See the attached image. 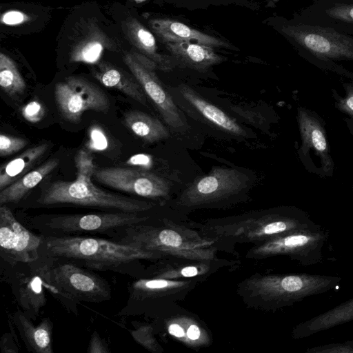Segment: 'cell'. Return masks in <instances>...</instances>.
Returning a JSON list of instances; mask_svg holds the SVG:
<instances>
[{"instance_id":"30bf717a","label":"cell","mask_w":353,"mask_h":353,"mask_svg":"<svg viewBox=\"0 0 353 353\" xmlns=\"http://www.w3.org/2000/svg\"><path fill=\"white\" fill-rule=\"evenodd\" d=\"M123 61L152 101L168 126L177 133L186 132L188 125L172 96L157 77V65L139 53H127Z\"/></svg>"},{"instance_id":"e575fe53","label":"cell","mask_w":353,"mask_h":353,"mask_svg":"<svg viewBox=\"0 0 353 353\" xmlns=\"http://www.w3.org/2000/svg\"><path fill=\"white\" fill-rule=\"evenodd\" d=\"M88 353H110L105 341L103 339L97 331H94L91 335L87 350Z\"/></svg>"},{"instance_id":"d590c367","label":"cell","mask_w":353,"mask_h":353,"mask_svg":"<svg viewBox=\"0 0 353 353\" xmlns=\"http://www.w3.org/2000/svg\"><path fill=\"white\" fill-rule=\"evenodd\" d=\"M27 20V15L18 10H10L6 12L1 17V23L8 26L19 25Z\"/></svg>"},{"instance_id":"52a82bcc","label":"cell","mask_w":353,"mask_h":353,"mask_svg":"<svg viewBox=\"0 0 353 353\" xmlns=\"http://www.w3.org/2000/svg\"><path fill=\"white\" fill-rule=\"evenodd\" d=\"M145 213L105 211L92 213L39 214L20 221L44 236L107 234L150 218Z\"/></svg>"},{"instance_id":"ab89813d","label":"cell","mask_w":353,"mask_h":353,"mask_svg":"<svg viewBox=\"0 0 353 353\" xmlns=\"http://www.w3.org/2000/svg\"><path fill=\"white\" fill-rule=\"evenodd\" d=\"M128 164L145 167L150 163V159L145 154H137L132 157L127 161Z\"/></svg>"},{"instance_id":"f1b7e54d","label":"cell","mask_w":353,"mask_h":353,"mask_svg":"<svg viewBox=\"0 0 353 353\" xmlns=\"http://www.w3.org/2000/svg\"><path fill=\"white\" fill-rule=\"evenodd\" d=\"M301 131L304 141L312 145L319 152H327V142L325 135L320 128L312 122L306 120L303 114L300 117Z\"/></svg>"},{"instance_id":"e0dca14e","label":"cell","mask_w":353,"mask_h":353,"mask_svg":"<svg viewBox=\"0 0 353 353\" xmlns=\"http://www.w3.org/2000/svg\"><path fill=\"white\" fill-rule=\"evenodd\" d=\"M11 319L27 350L33 353H54L52 349L53 323L45 317L34 325L21 310L15 311Z\"/></svg>"},{"instance_id":"d4e9b609","label":"cell","mask_w":353,"mask_h":353,"mask_svg":"<svg viewBox=\"0 0 353 353\" xmlns=\"http://www.w3.org/2000/svg\"><path fill=\"white\" fill-rule=\"evenodd\" d=\"M127 127L137 137L148 143L168 139L170 132L158 119L141 111L130 110L125 113Z\"/></svg>"},{"instance_id":"5bb4252c","label":"cell","mask_w":353,"mask_h":353,"mask_svg":"<svg viewBox=\"0 0 353 353\" xmlns=\"http://www.w3.org/2000/svg\"><path fill=\"white\" fill-rule=\"evenodd\" d=\"M45 254L35 261L18 263L7 274L12 293L21 310L33 321L40 316L41 310L46 304V288L43 283V268Z\"/></svg>"},{"instance_id":"f546056e","label":"cell","mask_w":353,"mask_h":353,"mask_svg":"<svg viewBox=\"0 0 353 353\" xmlns=\"http://www.w3.org/2000/svg\"><path fill=\"white\" fill-rule=\"evenodd\" d=\"M77 180L91 181L97 170L92 155L84 150H79L74 157Z\"/></svg>"},{"instance_id":"44dd1931","label":"cell","mask_w":353,"mask_h":353,"mask_svg":"<svg viewBox=\"0 0 353 353\" xmlns=\"http://www.w3.org/2000/svg\"><path fill=\"white\" fill-rule=\"evenodd\" d=\"M125 29L137 52L153 62L158 70L169 72L177 65L170 55L159 52L154 34L139 21L130 19L125 23Z\"/></svg>"},{"instance_id":"60d3db41","label":"cell","mask_w":353,"mask_h":353,"mask_svg":"<svg viewBox=\"0 0 353 353\" xmlns=\"http://www.w3.org/2000/svg\"><path fill=\"white\" fill-rule=\"evenodd\" d=\"M134 1H137V2H142V1H143L145 0H134Z\"/></svg>"},{"instance_id":"8992f818","label":"cell","mask_w":353,"mask_h":353,"mask_svg":"<svg viewBox=\"0 0 353 353\" xmlns=\"http://www.w3.org/2000/svg\"><path fill=\"white\" fill-rule=\"evenodd\" d=\"M38 207L72 205L107 211L145 213L156 203L110 192L94 185L91 181H58L43 189L35 199Z\"/></svg>"},{"instance_id":"ac0fdd59","label":"cell","mask_w":353,"mask_h":353,"mask_svg":"<svg viewBox=\"0 0 353 353\" xmlns=\"http://www.w3.org/2000/svg\"><path fill=\"white\" fill-rule=\"evenodd\" d=\"M151 29L163 43L194 42L212 48L229 45L219 38L194 29L180 21L170 19H153L149 21Z\"/></svg>"},{"instance_id":"8d00e7d4","label":"cell","mask_w":353,"mask_h":353,"mask_svg":"<svg viewBox=\"0 0 353 353\" xmlns=\"http://www.w3.org/2000/svg\"><path fill=\"white\" fill-rule=\"evenodd\" d=\"M90 147L94 150H103L107 147V140L102 130L93 128L90 132Z\"/></svg>"},{"instance_id":"4316f807","label":"cell","mask_w":353,"mask_h":353,"mask_svg":"<svg viewBox=\"0 0 353 353\" xmlns=\"http://www.w3.org/2000/svg\"><path fill=\"white\" fill-rule=\"evenodd\" d=\"M0 87L9 96L22 94L26 88V82L15 63L6 54H0Z\"/></svg>"},{"instance_id":"4dcf8cb0","label":"cell","mask_w":353,"mask_h":353,"mask_svg":"<svg viewBox=\"0 0 353 353\" xmlns=\"http://www.w3.org/2000/svg\"><path fill=\"white\" fill-rule=\"evenodd\" d=\"M134 340L152 352H159L160 346L153 335V328L148 325H141L130 330Z\"/></svg>"},{"instance_id":"7c38bea8","label":"cell","mask_w":353,"mask_h":353,"mask_svg":"<svg viewBox=\"0 0 353 353\" xmlns=\"http://www.w3.org/2000/svg\"><path fill=\"white\" fill-rule=\"evenodd\" d=\"M54 94L60 113L70 122H79L87 110L106 112L110 108L109 99L103 90L79 77H69L57 83Z\"/></svg>"},{"instance_id":"1f68e13d","label":"cell","mask_w":353,"mask_h":353,"mask_svg":"<svg viewBox=\"0 0 353 353\" xmlns=\"http://www.w3.org/2000/svg\"><path fill=\"white\" fill-rule=\"evenodd\" d=\"M27 144L28 141L24 139L1 134L0 156L4 157L14 154L23 149Z\"/></svg>"},{"instance_id":"83f0119b","label":"cell","mask_w":353,"mask_h":353,"mask_svg":"<svg viewBox=\"0 0 353 353\" xmlns=\"http://www.w3.org/2000/svg\"><path fill=\"white\" fill-rule=\"evenodd\" d=\"M103 50L99 39H88L81 42L72 53V61L94 63L99 60Z\"/></svg>"},{"instance_id":"7402d4cb","label":"cell","mask_w":353,"mask_h":353,"mask_svg":"<svg viewBox=\"0 0 353 353\" xmlns=\"http://www.w3.org/2000/svg\"><path fill=\"white\" fill-rule=\"evenodd\" d=\"M353 321V298L329 310L296 325L292 336L295 339L309 337L318 332Z\"/></svg>"},{"instance_id":"2e32d148","label":"cell","mask_w":353,"mask_h":353,"mask_svg":"<svg viewBox=\"0 0 353 353\" xmlns=\"http://www.w3.org/2000/svg\"><path fill=\"white\" fill-rule=\"evenodd\" d=\"M224 265L223 261L218 259L199 261L176 257L160 259L148 267L143 278L185 279L202 277Z\"/></svg>"},{"instance_id":"6da1fadb","label":"cell","mask_w":353,"mask_h":353,"mask_svg":"<svg viewBox=\"0 0 353 353\" xmlns=\"http://www.w3.org/2000/svg\"><path fill=\"white\" fill-rule=\"evenodd\" d=\"M191 224L204 236L214 240L221 246L226 243L255 245L297 231L322 228L304 212L288 207L253 211Z\"/></svg>"},{"instance_id":"3957f363","label":"cell","mask_w":353,"mask_h":353,"mask_svg":"<svg viewBox=\"0 0 353 353\" xmlns=\"http://www.w3.org/2000/svg\"><path fill=\"white\" fill-rule=\"evenodd\" d=\"M43 236L44 254L92 270L130 274L139 261L162 259L154 252L95 235Z\"/></svg>"},{"instance_id":"cb8c5ba5","label":"cell","mask_w":353,"mask_h":353,"mask_svg":"<svg viewBox=\"0 0 353 353\" xmlns=\"http://www.w3.org/2000/svg\"><path fill=\"white\" fill-rule=\"evenodd\" d=\"M59 162V159L55 158L49 159L1 190L0 205L19 203L31 190L57 167Z\"/></svg>"},{"instance_id":"836d02e7","label":"cell","mask_w":353,"mask_h":353,"mask_svg":"<svg viewBox=\"0 0 353 353\" xmlns=\"http://www.w3.org/2000/svg\"><path fill=\"white\" fill-rule=\"evenodd\" d=\"M44 113V108L36 101H30L21 110L23 118L30 123L39 122L43 117Z\"/></svg>"},{"instance_id":"ba28073f","label":"cell","mask_w":353,"mask_h":353,"mask_svg":"<svg viewBox=\"0 0 353 353\" xmlns=\"http://www.w3.org/2000/svg\"><path fill=\"white\" fill-rule=\"evenodd\" d=\"M247 183L246 176L236 169L214 167L207 174L194 179L179 194L174 207L183 212L219 208L244 190Z\"/></svg>"},{"instance_id":"ffe728a7","label":"cell","mask_w":353,"mask_h":353,"mask_svg":"<svg viewBox=\"0 0 353 353\" xmlns=\"http://www.w3.org/2000/svg\"><path fill=\"white\" fill-rule=\"evenodd\" d=\"M179 92L189 103L208 123L223 132L236 136H245L243 128L231 117L217 106L203 99L187 85H180Z\"/></svg>"},{"instance_id":"484cf974","label":"cell","mask_w":353,"mask_h":353,"mask_svg":"<svg viewBox=\"0 0 353 353\" xmlns=\"http://www.w3.org/2000/svg\"><path fill=\"white\" fill-rule=\"evenodd\" d=\"M48 148L47 143L32 147L3 165L0 170V191L26 174L43 157Z\"/></svg>"},{"instance_id":"4fadbf2b","label":"cell","mask_w":353,"mask_h":353,"mask_svg":"<svg viewBox=\"0 0 353 353\" xmlns=\"http://www.w3.org/2000/svg\"><path fill=\"white\" fill-rule=\"evenodd\" d=\"M281 31L299 46L321 59L353 60V38L334 29L307 24H289Z\"/></svg>"},{"instance_id":"8fae6325","label":"cell","mask_w":353,"mask_h":353,"mask_svg":"<svg viewBox=\"0 0 353 353\" xmlns=\"http://www.w3.org/2000/svg\"><path fill=\"white\" fill-rule=\"evenodd\" d=\"M43 236L32 232L8 205H0V256L6 265L37 260L43 254Z\"/></svg>"},{"instance_id":"f35d334b","label":"cell","mask_w":353,"mask_h":353,"mask_svg":"<svg viewBox=\"0 0 353 353\" xmlns=\"http://www.w3.org/2000/svg\"><path fill=\"white\" fill-rule=\"evenodd\" d=\"M186 330L182 324L176 323H170L168 327V332L173 336L180 339L186 343Z\"/></svg>"},{"instance_id":"9a60e30c","label":"cell","mask_w":353,"mask_h":353,"mask_svg":"<svg viewBox=\"0 0 353 353\" xmlns=\"http://www.w3.org/2000/svg\"><path fill=\"white\" fill-rule=\"evenodd\" d=\"M98 182L112 188L150 199H168L169 182L154 173L128 168L97 169L93 175Z\"/></svg>"},{"instance_id":"74e56055","label":"cell","mask_w":353,"mask_h":353,"mask_svg":"<svg viewBox=\"0 0 353 353\" xmlns=\"http://www.w3.org/2000/svg\"><path fill=\"white\" fill-rule=\"evenodd\" d=\"M13 334L5 333L1 338L0 347L2 353H18L19 347L17 345Z\"/></svg>"},{"instance_id":"9c48e42d","label":"cell","mask_w":353,"mask_h":353,"mask_svg":"<svg viewBox=\"0 0 353 353\" xmlns=\"http://www.w3.org/2000/svg\"><path fill=\"white\" fill-rule=\"evenodd\" d=\"M327 238L328 232L323 228L297 231L254 245L245 257L259 260L285 256L301 265H313L322 261V250Z\"/></svg>"},{"instance_id":"603a6c76","label":"cell","mask_w":353,"mask_h":353,"mask_svg":"<svg viewBox=\"0 0 353 353\" xmlns=\"http://www.w3.org/2000/svg\"><path fill=\"white\" fill-rule=\"evenodd\" d=\"M92 75L102 85L117 89L141 105L148 107L147 96L134 77L110 63L101 62Z\"/></svg>"},{"instance_id":"d6a6232c","label":"cell","mask_w":353,"mask_h":353,"mask_svg":"<svg viewBox=\"0 0 353 353\" xmlns=\"http://www.w3.org/2000/svg\"><path fill=\"white\" fill-rule=\"evenodd\" d=\"M325 13L333 19L353 23V4L338 3L327 9Z\"/></svg>"},{"instance_id":"d6986e66","label":"cell","mask_w":353,"mask_h":353,"mask_svg":"<svg viewBox=\"0 0 353 353\" xmlns=\"http://www.w3.org/2000/svg\"><path fill=\"white\" fill-rule=\"evenodd\" d=\"M164 46L176 65L199 72L206 71L223 60L213 48L197 43L168 42Z\"/></svg>"},{"instance_id":"5b68a950","label":"cell","mask_w":353,"mask_h":353,"mask_svg":"<svg viewBox=\"0 0 353 353\" xmlns=\"http://www.w3.org/2000/svg\"><path fill=\"white\" fill-rule=\"evenodd\" d=\"M42 276L46 290L75 315L81 301L99 303L112 299V288L106 279L65 259L46 256Z\"/></svg>"},{"instance_id":"7a4b0ae2","label":"cell","mask_w":353,"mask_h":353,"mask_svg":"<svg viewBox=\"0 0 353 353\" xmlns=\"http://www.w3.org/2000/svg\"><path fill=\"white\" fill-rule=\"evenodd\" d=\"M114 241L150 251L164 257L208 261L215 259V252L223 248L204 236L190 223H177L163 218L148 219L118 229L108 234Z\"/></svg>"},{"instance_id":"277c9868","label":"cell","mask_w":353,"mask_h":353,"mask_svg":"<svg viewBox=\"0 0 353 353\" xmlns=\"http://www.w3.org/2000/svg\"><path fill=\"white\" fill-rule=\"evenodd\" d=\"M341 279L336 276L307 273H257L241 281L237 293L250 307L274 311L327 292L336 288Z\"/></svg>"}]
</instances>
